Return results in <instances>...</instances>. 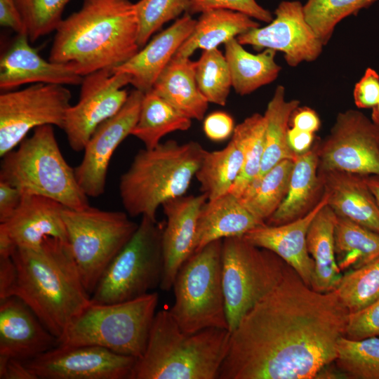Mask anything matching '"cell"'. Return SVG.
I'll return each instance as SVG.
<instances>
[{
  "mask_svg": "<svg viewBox=\"0 0 379 379\" xmlns=\"http://www.w3.org/2000/svg\"><path fill=\"white\" fill-rule=\"evenodd\" d=\"M349 311L288 265L281 281L231 333L218 379H310L335 361Z\"/></svg>",
  "mask_w": 379,
  "mask_h": 379,
  "instance_id": "1",
  "label": "cell"
},
{
  "mask_svg": "<svg viewBox=\"0 0 379 379\" xmlns=\"http://www.w3.org/2000/svg\"><path fill=\"white\" fill-rule=\"evenodd\" d=\"M134 3L129 0H84L60 22L48 60L65 64L84 77L112 69L139 50Z\"/></svg>",
  "mask_w": 379,
  "mask_h": 379,
  "instance_id": "2",
  "label": "cell"
},
{
  "mask_svg": "<svg viewBox=\"0 0 379 379\" xmlns=\"http://www.w3.org/2000/svg\"><path fill=\"white\" fill-rule=\"evenodd\" d=\"M11 256L17 272L11 296L26 303L58 340L91 302L69 243L46 237L36 248H15Z\"/></svg>",
  "mask_w": 379,
  "mask_h": 379,
  "instance_id": "3",
  "label": "cell"
},
{
  "mask_svg": "<svg viewBox=\"0 0 379 379\" xmlns=\"http://www.w3.org/2000/svg\"><path fill=\"white\" fill-rule=\"evenodd\" d=\"M230 335L219 328L187 333L168 310L159 311L129 379H218Z\"/></svg>",
  "mask_w": 379,
  "mask_h": 379,
  "instance_id": "4",
  "label": "cell"
},
{
  "mask_svg": "<svg viewBox=\"0 0 379 379\" xmlns=\"http://www.w3.org/2000/svg\"><path fill=\"white\" fill-rule=\"evenodd\" d=\"M206 151L197 142L173 140L139 150L119 179V196L127 214L157 220L160 206L185 194Z\"/></svg>",
  "mask_w": 379,
  "mask_h": 379,
  "instance_id": "5",
  "label": "cell"
},
{
  "mask_svg": "<svg viewBox=\"0 0 379 379\" xmlns=\"http://www.w3.org/2000/svg\"><path fill=\"white\" fill-rule=\"evenodd\" d=\"M1 158L0 180L18 188L22 194L44 196L72 209L90 206L74 168L60 151L53 126L36 128L18 148Z\"/></svg>",
  "mask_w": 379,
  "mask_h": 379,
  "instance_id": "6",
  "label": "cell"
},
{
  "mask_svg": "<svg viewBox=\"0 0 379 379\" xmlns=\"http://www.w3.org/2000/svg\"><path fill=\"white\" fill-rule=\"evenodd\" d=\"M158 301L154 292L117 303L91 302L68 324L58 345H96L138 359L145 350Z\"/></svg>",
  "mask_w": 379,
  "mask_h": 379,
  "instance_id": "7",
  "label": "cell"
},
{
  "mask_svg": "<svg viewBox=\"0 0 379 379\" xmlns=\"http://www.w3.org/2000/svg\"><path fill=\"white\" fill-rule=\"evenodd\" d=\"M222 239L193 253L176 274L175 301L168 310L187 333L208 328L228 330L222 282Z\"/></svg>",
  "mask_w": 379,
  "mask_h": 379,
  "instance_id": "8",
  "label": "cell"
},
{
  "mask_svg": "<svg viewBox=\"0 0 379 379\" xmlns=\"http://www.w3.org/2000/svg\"><path fill=\"white\" fill-rule=\"evenodd\" d=\"M164 225L142 215L133 235L107 265L91 296L94 303H117L142 296L160 286Z\"/></svg>",
  "mask_w": 379,
  "mask_h": 379,
  "instance_id": "9",
  "label": "cell"
},
{
  "mask_svg": "<svg viewBox=\"0 0 379 379\" xmlns=\"http://www.w3.org/2000/svg\"><path fill=\"white\" fill-rule=\"evenodd\" d=\"M288 265L277 254L242 237H227L222 244V282L228 330L282 279Z\"/></svg>",
  "mask_w": 379,
  "mask_h": 379,
  "instance_id": "10",
  "label": "cell"
},
{
  "mask_svg": "<svg viewBox=\"0 0 379 379\" xmlns=\"http://www.w3.org/2000/svg\"><path fill=\"white\" fill-rule=\"evenodd\" d=\"M62 216L81 281L91 296L103 272L133 235L138 223L129 219L126 212L91 206L84 209L65 207Z\"/></svg>",
  "mask_w": 379,
  "mask_h": 379,
  "instance_id": "11",
  "label": "cell"
},
{
  "mask_svg": "<svg viewBox=\"0 0 379 379\" xmlns=\"http://www.w3.org/2000/svg\"><path fill=\"white\" fill-rule=\"evenodd\" d=\"M72 94L64 85L34 84L0 95V157L17 147L32 130L44 125L62 128Z\"/></svg>",
  "mask_w": 379,
  "mask_h": 379,
  "instance_id": "12",
  "label": "cell"
},
{
  "mask_svg": "<svg viewBox=\"0 0 379 379\" xmlns=\"http://www.w3.org/2000/svg\"><path fill=\"white\" fill-rule=\"evenodd\" d=\"M317 152L320 170L379 176V127L358 110L337 116Z\"/></svg>",
  "mask_w": 379,
  "mask_h": 379,
  "instance_id": "13",
  "label": "cell"
},
{
  "mask_svg": "<svg viewBox=\"0 0 379 379\" xmlns=\"http://www.w3.org/2000/svg\"><path fill=\"white\" fill-rule=\"evenodd\" d=\"M131 81L129 74L109 69L84 77L79 100L67 110L62 128L72 150L83 151L95 129L121 109L129 95L123 88Z\"/></svg>",
  "mask_w": 379,
  "mask_h": 379,
  "instance_id": "14",
  "label": "cell"
},
{
  "mask_svg": "<svg viewBox=\"0 0 379 379\" xmlns=\"http://www.w3.org/2000/svg\"><path fill=\"white\" fill-rule=\"evenodd\" d=\"M135 361L96 345H57L26 364L36 379H129Z\"/></svg>",
  "mask_w": 379,
  "mask_h": 379,
  "instance_id": "15",
  "label": "cell"
},
{
  "mask_svg": "<svg viewBox=\"0 0 379 379\" xmlns=\"http://www.w3.org/2000/svg\"><path fill=\"white\" fill-rule=\"evenodd\" d=\"M274 15L267 25L247 31L238 36L237 41L256 51H281L291 67L319 57L324 45L307 22L303 5L299 1L280 2Z\"/></svg>",
  "mask_w": 379,
  "mask_h": 379,
  "instance_id": "16",
  "label": "cell"
},
{
  "mask_svg": "<svg viewBox=\"0 0 379 379\" xmlns=\"http://www.w3.org/2000/svg\"><path fill=\"white\" fill-rule=\"evenodd\" d=\"M143 96V92L133 90L121 109L102 122L87 142L83 159L74 172L88 197H98L105 192L111 158L136 124Z\"/></svg>",
  "mask_w": 379,
  "mask_h": 379,
  "instance_id": "17",
  "label": "cell"
},
{
  "mask_svg": "<svg viewBox=\"0 0 379 379\" xmlns=\"http://www.w3.org/2000/svg\"><path fill=\"white\" fill-rule=\"evenodd\" d=\"M65 207L44 196L23 194L13 215L0 223V254L11 255L16 248H36L46 237L68 242L62 216Z\"/></svg>",
  "mask_w": 379,
  "mask_h": 379,
  "instance_id": "18",
  "label": "cell"
},
{
  "mask_svg": "<svg viewBox=\"0 0 379 379\" xmlns=\"http://www.w3.org/2000/svg\"><path fill=\"white\" fill-rule=\"evenodd\" d=\"M206 194L182 195L162 205L166 222L162 234L164 271L159 288L169 291L176 274L192 255L199 215Z\"/></svg>",
  "mask_w": 379,
  "mask_h": 379,
  "instance_id": "19",
  "label": "cell"
},
{
  "mask_svg": "<svg viewBox=\"0 0 379 379\" xmlns=\"http://www.w3.org/2000/svg\"><path fill=\"white\" fill-rule=\"evenodd\" d=\"M328 198L324 192L320 200L302 216L281 225H258L243 237L251 244L277 254L311 287L314 262L307 250V234L318 212L328 204Z\"/></svg>",
  "mask_w": 379,
  "mask_h": 379,
  "instance_id": "20",
  "label": "cell"
},
{
  "mask_svg": "<svg viewBox=\"0 0 379 379\" xmlns=\"http://www.w3.org/2000/svg\"><path fill=\"white\" fill-rule=\"evenodd\" d=\"M57 345V338L20 298L0 299V357L27 362Z\"/></svg>",
  "mask_w": 379,
  "mask_h": 379,
  "instance_id": "21",
  "label": "cell"
},
{
  "mask_svg": "<svg viewBox=\"0 0 379 379\" xmlns=\"http://www.w3.org/2000/svg\"><path fill=\"white\" fill-rule=\"evenodd\" d=\"M26 34H18L0 60V88L10 91L27 84H81L84 77L69 66L46 60L30 46Z\"/></svg>",
  "mask_w": 379,
  "mask_h": 379,
  "instance_id": "22",
  "label": "cell"
},
{
  "mask_svg": "<svg viewBox=\"0 0 379 379\" xmlns=\"http://www.w3.org/2000/svg\"><path fill=\"white\" fill-rule=\"evenodd\" d=\"M196 22L191 15L184 13L128 60L112 71L129 74L131 84L144 93L152 90L159 74L192 32Z\"/></svg>",
  "mask_w": 379,
  "mask_h": 379,
  "instance_id": "23",
  "label": "cell"
},
{
  "mask_svg": "<svg viewBox=\"0 0 379 379\" xmlns=\"http://www.w3.org/2000/svg\"><path fill=\"white\" fill-rule=\"evenodd\" d=\"M320 180L335 213L379 233V206L364 175L320 170Z\"/></svg>",
  "mask_w": 379,
  "mask_h": 379,
  "instance_id": "24",
  "label": "cell"
},
{
  "mask_svg": "<svg viewBox=\"0 0 379 379\" xmlns=\"http://www.w3.org/2000/svg\"><path fill=\"white\" fill-rule=\"evenodd\" d=\"M263 224L242 205L238 197L230 192L207 200L199 215L193 253L213 241L242 237L249 230Z\"/></svg>",
  "mask_w": 379,
  "mask_h": 379,
  "instance_id": "25",
  "label": "cell"
},
{
  "mask_svg": "<svg viewBox=\"0 0 379 379\" xmlns=\"http://www.w3.org/2000/svg\"><path fill=\"white\" fill-rule=\"evenodd\" d=\"M196 61L173 56L159 74L152 90L182 115L201 121L208 102L200 92L195 78Z\"/></svg>",
  "mask_w": 379,
  "mask_h": 379,
  "instance_id": "26",
  "label": "cell"
},
{
  "mask_svg": "<svg viewBox=\"0 0 379 379\" xmlns=\"http://www.w3.org/2000/svg\"><path fill=\"white\" fill-rule=\"evenodd\" d=\"M336 214L326 204L311 222L307 247L314 262L311 288L319 293L335 290L343 277L335 258L334 231Z\"/></svg>",
  "mask_w": 379,
  "mask_h": 379,
  "instance_id": "27",
  "label": "cell"
},
{
  "mask_svg": "<svg viewBox=\"0 0 379 379\" xmlns=\"http://www.w3.org/2000/svg\"><path fill=\"white\" fill-rule=\"evenodd\" d=\"M258 27L254 19L240 12L226 9L204 12L174 56L190 58L198 49L218 48L220 44Z\"/></svg>",
  "mask_w": 379,
  "mask_h": 379,
  "instance_id": "28",
  "label": "cell"
},
{
  "mask_svg": "<svg viewBox=\"0 0 379 379\" xmlns=\"http://www.w3.org/2000/svg\"><path fill=\"white\" fill-rule=\"evenodd\" d=\"M234 38L225 44V56L232 79V86L240 95L250 94L273 82L281 67L276 62V51L264 49L253 54Z\"/></svg>",
  "mask_w": 379,
  "mask_h": 379,
  "instance_id": "29",
  "label": "cell"
},
{
  "mask_svg": "<svg viewBox=\"0 0 379 379\" xmlns=\"http://www.w3.org/2000/svg\"><path fill=\"white\" fill-rule=\"evenodd\" d=\"M299 105L297 100H286L284 87L281 85L277 86L263 114L265 119V147L260 170L251 184L260 180L281 161H295L298 154L289 146L288 131L291 117Z\"/></svg>",
  "mask_w": 379,
  "mask_h": 379,
  "instance_id": "30",
  "label": "cell"
},
{
  "mask_svg": "<svg viewBox=\"0 0 379 379\" xmlns=\"http://www.w3.org/2000/svg\"><path fill=\"white\" fill-rule=\"evenodd\" d=\"M317 147L298 154L291 172L287 194L267 225H278L291 222L307 210L319 185Z\"/></svg>",
  "mask_w": 379,
  "mask_h": 379,
  "instance_id": "31",
  "label": "cell"
},
{
  "mask_svg": "<svg viewBox=\"0 0 379 379\" xmlns=\"http://www.w3.org/2000/svg\"><path fill=\"white\" fill-rule=\"evenodd\" d=\"M192 119L182 115L153 90L144 93L138 121L131 135L146 149L157 147L166 135L188 130Z\"/></svg>",
  "mask_w": 379,
  "mask_h": 379,
  "instance_id": "32",
  "label": "cell"
},
{
  "mask_svg": "<svg viewBox=\"0 0 379 379\" xmlns=\"http://www.w3.org/2000/svg\"><path fill=\"white\" fill-rule=\"evenodd\" d=\"M243 163L241 147L233 138L223 149L206 150L195 175L201 193L211 200L230 192Z\"/></svg>",
  "mask_w": 379,
  "mask_h": 379,
  "instance_id": "33",
  "label": "cell"
},
{
  "mask_svg": "<svg viewBox=\"0 0 379 379\" xmlns=\"http://www.w3.org/2000/svg\"><path fill=\"white\" fill-rule=\"evenodd\" d=\"M334 240L336 262L342 272L379 257V233L337 215Z\"/></svg>",
  "mask_w": 379,
  "mask_h": 379,
  "instance_id": "34",
  "label": "cell"
},
{
  "mask_svg": "<svg viewBox=\"0 0 379 379\" xmlns=\"http://www.w3.org/2000/svg\"><path fill=\"white\" fill-rule=\"evenodd\" d=\"M294 161L284 159L251 184L239 199L261 223H265L284 199Z\"/></svg>",
  "mask_w": 379,
  "mask_h": 379,
  "instance_id": "35",
  "label": "cell"
},
{
  "mask_svg": "<svg viewBox=\"0 0 379 379\" xmlns=\"http://www.w3.org/2000/svg\"><path fill=\"white\" fill-rule=\"evenodd\" d=\"M265 119L259 113L247 117L234 129L232 138L241 146L244 155L241 171L230 190L238 198L259 174L265 147Z\"/></svg>",
  "mask_w": 379,
  "mask_h": 379,
  "instance_id": "36",
  "label": "cell"
},
{
  "mask_svg": "<svg viewBox=\"0 0 379 379\" xmlns=\"http://www.w3.org/2000/svg\"><path fill=\"white\" fill-rule=\"evenodd\" d=\"M335 362L346 378L379 379V338L354 340L340 337Z\"/></svg>",
  "mask_w": 379,
  "mask_h": 379,
  "instance_id": "37",
  "label": "cell"
},
{
  "mask_svg": "<svg viewBox=\"0 0 379 379\" xmlns=\"http://www.w3.org/2000/svg\"><path fill=\"white\" fill-rule=\"evenodd\" d=\"M378 0H307L303 4L305 19L325 46L336 25Z\"/></svg>",
  "mask_w": 379,
  "mask_h": 379,
  "instance_id": "38",
  "label": "cell"
},
{
  "mask_svg": "<svg viewBox=\"0 0 379 379\" xmlns=\"http://www.w3.org/2000/svg\"><path fill=\"white\" fill-rule=\"evenodd\" d=\"M195 78L208 102L225 105L232 87V79L225 56L219 49L203 51L196 61Z\"/></svg>",
  "mask_w": 379,
  "mask_h": 379,
  "instance_id": "39",
  "label": "cell"
},
{
  "mask_svg": "<svg viewBox=\"0 0 379 379\" xmlns=\"http://www.w3.org/2000/svg\"><path fill=\"white\" fill-rule=\"evenodd\" d=\"M349 313L359 311L379 298V257L345 272L335 288Z\"/></svg>",
  "mask_w": 379,
  "mask_h": 379,
  "instance_id": "40",
  "label": "cell"
},
{
  "mask_svg": "<svg viewBox=\"0 0 379 379\" xmlns=\"http://www.w3.org/2000/svg\"><path fill=\"white\" fill-rule=\"evenodd\" d=\"M25 33L34 42L53 31L62 20L63 11L69 0H15Z\"/></svg>",
  "mask_w": 379,
  "mask_h": 379,
  "instance_id": "41",
  "label": "cell"
},
{
  "mask_svg": "<svg viewBox=\"0 0 379 379\" xmlns=\"http://www.w3.org/2000/svg\"><path fill=\"white\" fill-rule=\"evenodd\" d=\"M134 6L140 49L165 23L187 12L189 0H139Z\"/></svg>",
  "mask_w": 379,
  "mask_h": 379,
  "instance_id": "42",
  "label": "cell"
},
{
  "mask_svg": "<svg viewBox=\"0 0 379 379\" xmlns=\"http://www.w3.org/2000/svg\"><path fill=\"white\" fill-rule=\"evenodd\" d=\"M217 9L240 12L254 20L267 23L273 20L272 13L258 4L255 0H189L187 13L192 15Z\"/></svg>",
  "mask_w": 379,
  "mask_h": 379,
  "instance_id": "43",
  "label": "cell"
},
{
  "mask_svg": "<svg viewBox=\"0 0 379 379\" xmlns=\"http://www.w3.org/2000/svg\"><path fill=\"white\" fill-rule=\"evenodd\" d=\"M344 336L354 340L379 337V298L359 311L349 313Z\"/></svg>",
  "mask_w": 379,
  "mask_h": 379,
  "instance_id": "44",
  "label": "cell"
},
{
  "mask_svg": "<svg viewBox=\"0 0 379 379\" xmlns=\"http://www.w3.org/2000/svg\"><path fill=\"white\" fill-rule=\"evenodd\" d=\"M353 98L359 109H372L379 102V74L374 69H366L354 86Z\"/></svg>",
  "mask_w": 379,
  "mask_h": 379,
  "instance_id": "45",
  "label": "cell"
},
{
  "mask_svg": "<svg viewBox=\"0 0 379 379\" xmlns=\"http://www.w3.org/2000/svg\"><path fill=\"white\" fill-rule=\"evenodd\" d=\"M233 118L227 113L217 111L208 114L204 121L206 136L214 142H220L232 135L234 129Z\"/></svg>",
  "mask_w": 379,
  "mask_h": 379,
  "instance_id": "46",
  "label": "cell"
},
{
  "mask_svg": "<svg viewBox=\"0 0 379 379\" xmlns=\"http://www.w3.org/2000/svg\"><path fill=\"white\" fill-rule=\"evenodd\" d=\"M22 195L18 188L0 180V223L13 215L21 203Z\"/></svg>",
  "mask_w": 379,
  "mask_h": 379,
  "instance_id": "47",
  "label": "cell"
},
{
  "mask_svg": "<svg viewBox=\"0 0 379 379\" xmlns=\"http://www.w3.org/2000/svg\"><path fill=\"white\" fill-rule=\"evenodd\" d=\"M16 274V267L11 255L0 254V299L11 296Z\"/></svg>",
  "mask_w": 379,
  "mask_h": 379,
  "instance_id": "48",
  "label": "cell"
},
{
  "mask_svg": "<svg viewBox=\"0 0 379 379\" xmlns=\"http://www.w3.org/2000/svg\"><path fill=\"white\" fill-rule=\"evenodd\" d=\"M0 378L36 379L26 362L8 357H0Z\"/></svg>",
  "mask_w": 379,
  "mask_h": 379,
  "instance_id": "49",
  "label": "cell"
},
{
  "mask_svg": "<svg viewBox=\"0 0 379 379\" xmlns=\"http://www.w3.org/2000/svg\"><path fill=\"white\" fill-rule=\"evenodd\" d=\"M290 124L293 128L314 133L320 127V119L312 109L298 107L293 111Z\"/></svg>",
  "mask_w": 379,
  "mask_h": 379,
  "instance_id": "50",
  "label": "cell"
},
{
  "mask_svg": "<svg viewBox=\"0 0 379 379\" xmlns=\"http://www.w3.org/2000/svg\"><path fill=\"white\" fill-rule=\"evenodd\" d=\"M0 25L18 34H26L15 0H0Z\"/></svg>",
  "mask_w": 379,
  "mask_h": 379,
  "instance_id": "51",
  "label": "cell"
},
{
  "mask_svg": "<svg viewBox=\"0 0 379 379\" xmlns=\"http://www.w3.org/2000/svg\"><path fill=\"white\" fill-rule=\"evenodd\" d=\"M314 133L289 128L288 131V141L291 149L297 154H300L310 149L314 141Z\"/></svg>",
  "mask_w": 379,
  "mask_h": 379,
  "instance_id": "52",
  "label": "cell"
},
{
  "mask_svg": "<svg viewBox=\"0 0 379 379\" xmlns=\"http://www.w3.org/2000/svg\"><path fill=\"white\" fill-rule=\"evenodd\" d=\"M364 178L379 206V176L364 175Z\"/></svg>",
  "mask_w": 379,
  "mask_h": 379,
  "instance_id": "53",
  "label": "cell"
},
{
  "mask_svg": "<svg viewBox=\"0 0 379 379\" xmlns=\"http://www.w3.org/2000/svg\"><path fill=\"white\" fill-rule=\"evenodd\" d=\"M371 121L379 127V102L372 108Z\"/></svg>",
  "mask_w": 379,
  "mask_h": 379,
  "instance_id": "54",
  "label": "cell"
}]
</instances>
